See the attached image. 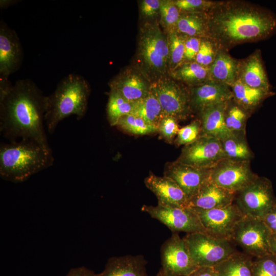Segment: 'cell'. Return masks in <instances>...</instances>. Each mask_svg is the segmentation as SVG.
Returning a JSON list of instances; mask_svg holds the SVG:
<instances>
[{
  "mask_svg": "<svg viewBox=\"0 0 276 276\" xmlns=\"http://www.w3.org/2000/svg\"><path fill=\"white\" fill-rule=\"evenodd\" d=\"M208 15V39L218 49L227 51L237 45L266 39L276 33V15L248 2H217Z\"/></svg>",
  "mask_w": 276,
  "mask_h": 276,
  "instance_id": "6da1fadb",
  "label": "cell"
},
{
  "mask_svg": "<svg viewBox=\"0 0 276 276\" xmlns=\"http://www.w3.org/2000/svg\"><path fill=\"white\" fill-rule=\"evenodd\" d=\"M48 96L32 80H0V130L12 141L30 139L49 146L43 122Z\"/></svg>",
  "mask_w": 276,
  "mask_h": 276,
  "instance_id": "7a4b0ae2",
  "label": "cell"
},
{
  "mask_svg": "<svg viewBox=\"0 0 276 276\" xmlns=\"http://www.w3.org/2000/svg\"><path fill=\"white\" fill-rule=\"evenodd\" d=\"M53 162L50 146L32 140L21 139L0 146V176L6 180L23 182Z\"/></svg>",
  "mask_w": 276,
  "mask_h": 276,
  "instance_id": "3957f363",
  "label": "cell"
},
{
  "mask_svg": "<svg viewBox=\"0 0 276 276\" xmlns=\"http://www.w3.org/2000/svg\"><path fill=\"white\" fill-rule=\"evenodd\" d=\"M89 94V84L81 76L71 74L62 79L48 96L44 116L48 131L53 133L59 123L71 115H75L78 120L82 118L86 112Z\"/></svg>",
  "mask_w": 276,
  "mask_h": 276,
  "instance_id": "277c9868",
  "label": "cell"
},
{
  "mask_svg": "<svg viewBox=\"0 0 276 276\" xmlns=\"http://www.w3.org/2000/svg\"><path fill=\"white\" fill-rule=\"evenodd\" d=\"M137 62L141 73L150 82L169 73L168 38L157 23L146 22L141 28Z\"/></svg>",
  "mask_w": 276,
  "mask_h": 276,
  "instance_id": "5b68a950",
  "label": "cell"
},
{
  "mask_svg": "<svg viewBox=\"0 0 276 276\" xmlns=\"http://www.w3.org/2000/svg\"><path fill=\"white\" fill-rule=\"evenodd\" d=\"M150 91L159 102L166 116L180 121L187 119L193 113L189 87L170 76L161 77L150 82Z\"/></svg>",
  "mask_w": 276,
  "mask_h": 276,
  "instance_id": "8992f818",
  "label": "cell"
},
{
  "mask_svg": "<svg viewBox=\"0 0 276 276\" xmlns=\"http://www.w3.org/2000/svg\"><path fill=\"white\" fill-rule=\"evenodd\" d=\"M183 239L198 267H214L238 251L231 240L204 233L187 234Z\"/></svg>",
  "mask_w": 276,
  "mask_h": 276,
  "instance_id": "52a82bcc",
  "label": "cell"
},
{
  "mask_svg": "<svg viewBox=\"0 0 276 276\" xmlns=\"http://www.w3.org/2000/svg\"><path fill=\"white\" fill-rule=\"evenodd\" d=\"M234 203L244 215L261 219L276 206L271 181L265 177L259 176L235 194Z\"/></svg>",
  "mask_w": 276,
  "mask_h": 276,
  "instance_id": "ba28073f",
  "label": "cell"
},
{
  "mask_svg": "<svg viewBox=\"0 0 276 276\" xmlns=\"http://www.w3.org/2000/svg\"><path fill=\"white\" fill-rule=\"evenodd\" d=\"M271 232L261 219L244 216L236 225L230 240L252 258L270 254L269 240Z\"/></svg>",
  "mask_w": 276,
  "mask_h": 276,
  "instance_id": "9c48e42d",
  "label": "cell"
},
{
  "mask_svg": "<svg viewBox=\"0 0 276 276\" xmlns=\"http://www.w3.org/2000/svg\"><path fill=\"white\" fill-rule=\"evenodd\" d=\"M141 210L163 223L173 233H206L199 218L189 207L158 203L156 206L143 205Z\"/></svg>",
  "mask_w": 276,
  "mask_h": 276,
  "instance_id": "30bf717a",
  "label": "cell"
},
{
  "mask_svg": "<svg viewBox=\"0 0 276 276\" xmlns=\"http://www.w3.org/2000/svg\"><path fill=\"white\" fill-rule=\"evenodd\" d=\"M250 162L224 158L211 169L210 180L236 194L259 176L252 171Z\"/></svg>",
  "mask_w": 276,
  "mask_h": 276,
  "instance_id": "8fae6325",
  "label": "cell"
},
{
  "mask_svg": "<svg viewBox=\"0 0 276 276\" xmlns=\"http://www.w3.org/2000/svg\"><path fill=\"white\" fill-rule=\"evenodd\" d=\"M160 256V269L165 276H190L198 267L177 233H173L162 244Z\"/></svg>",
  "mask_w": 276,
  "mask_h": 276,
  "instance_id": "7c38bea8",
  "label": "cell"
},
{
  "mask_svg": "<svg viewBox=\"0 0 276 276\" xmlns=\"http://www.w3.org/2000/svg\"><path fill=\"white\" fill-rule=\"evenodd\" d=\"M190 208L199 218L207 234L229 240L235 226L245 216L235 203L210 210Z\"/></svg>",
  "mask_w": 276,
  "mask_h": 276,
  "instance_id": "4fadbf2b",
  "label": "cell"
},
{
  "mask_svg": "<svg viewBox=\"0 0 276 276\" xmlns=\"http://www.w3.org/2000/svg\"><path fill=\"white\" fill-rule=\"evenodd\" d=\"M226 158L221 141L210 136H200L184 146L176 161L192 166L212 169Z\"/></svg>",
  "mask_w": 276,
  "mask_h": 276,
  "instance_id": "5bb4252c",
  "label": "cell"
},
{
  "mask_svg": "<svg viewBox=\"0 0 276 276\" xmlns=\"http://www.w3.org/2000/svg\"><path fill=\"white\" fill-rule=\"evenodd\" d=\"M23 51L15 30L3 20L0 22V80H8L16 72L23 60Z\"/></svg>",
  "mask_w": 276,
  "mask_h": 276,
  "instance_id": "9a60e30c",
  "label": "cell"
},
{
  "mask_svg": "<svg viewBox=\"0 0 276 276\" xmlns=\"http://www.w3.org/2000/svg\"><path fill=\"white\" fill-rule=\"evenodd\" d=\"M211 169L201 168L176 160L167 164L164 175L174 180L186 194L188 201L210 179Z\"/></svg>",
  "mask_w": 276,
  "mask_h": 276,
  "instance_id": "2e32d148",
  "label": "cell"
},
{
  "mask_svg": "<svg viewBox=\"0 0 276 276\" xmlns=\"http://www.w3.org/2000/svg\"><path fill=\"white\" fill-rule=\"evenodd\" d=\"M191 108L198 114L213 105L231 101L233 93L227 85L210 81L189 87Z\"/></svg>",
  "mask_w": 276,
  "mask_h": 276,
  "instance_id": "e0dca14e",
  "label": "cell"
},
{
  "mask_svg": "<svg viewBox=\"0 0 276 276\" xmlns=\"http://www.w3.org/2000/svg\"><path fill=\"white\" fill-rule=\"evenodd\" d=\"M150 84L141 72L132 68L121 72L109 83L111 89L131 102L146 97L150 93Z\"/></svg>",
  "mask_w": 276,
  "mask_h": 276,
  "instance_id": "ac0fdd59",
  "label": "cell"
},
{
  "mask_svg": "<svg viewBox=\"0 0 276 276\" xmlns=\"http://www.w3.org/2000/svg\"><path fill=\"white\" fill-rule=\"evenodd\" d=\"M145 184L156 196L158 203L188 207V199L178 184L171 178L150 174Z\"/></svg>",
  "mask_w": 276,
  "mask_h": 276,
  "instance_id": "d6986e66",
  "label": "cell"
},
{
  "mask_svg": "<svg viewBox=\"0 0 276 276\" xmlns=\"http://www.w3.org/2000/svg\"><path fill=\"white\" fill-rule=\"evenodd\" d=\"M235 194L209 179L189 200L188 207L203 210L225 207L234 203Z\"/></svg>",
  "mask_w": 276,
  "mask_h": 276,
  "instance_id": "ffe728a7",
  "label": "cell"
},
{
  "mask_svg": "<svg viewBox=\"0 0 276 276\" xmlns=\"http://www.w3.org/2000/svg\"><path fill=\"white\" fill-rule=\"evenodd\" d=\"M237 79L251 87L271 90L260 50L239 61Z\"/></svg>",
  "mask_w": 276,
  "mask_h": 276,
  "instance_id": "44dd1931",
  "label": "cell"
},
{
  "mask_svg": "<svg viewBox=\"0 0 276 276\" xmlns=\"http://www.w3.org/2000/svg\"><path fill=\"white\" fill-rule=\"evenodd\" d=\"M147 260L142 255L112 257L104 269L94 276H148Z\"/></svg>",
  "mask_w": 276,
  "mask_h": 276,
  "instance_id": "7402d4cb",
  "label": "cell"
},
{
  "mask_svg": "<svg viewBox=\"0 0 276 276\" xmlns=\"http://www.w3.org/2000/svg\"><path fill=\"white\" fill-rule=\"evenodd\" d=\"M230 101L210 106L198 114L201 121V135L210 136L222 141L232 133L226 127L224 116Z\"/></svg>",
  "mask_w": 276,
  "mask_h": 276,
  "instance_id": "603a6c76",
  "label": "cell"
},
{
  "mask_svg": "<svg viewBox=\"0 0 276 276\" xmlns=\"http://www.w3.org/2000/svg\"><path fill=\"white\" fill-rule=\"evenodd\" d=\"M233 100L240 107L252 113L267 98L274 95L271 90L251 87L237 79L230 86Z\"/></svg>",
  "mask_w": 276,
  "mask_h": 276,
  "instance_id": "cb8c5ba5",
  "label": "cell"
},
{
  "mask_svg": "<svg viewBox=\"0 0 276 276\" xmlns=\"http://www.w3.org/2000/svg\"><path fill=\"white\" fill-rule=\"evenodd\" d=\"M239 63L227 51L217 49L215 58L209 66L211 81L230 87L238 78Z\"/></svg>",
  "mask_w": 276,
  "mask_h": 276,
  "instance_id": "d4e9b609",
  "label": "cell"
},
{
  "mask_svg": "<svg viewBox=\"0 0 276 276\" xmlns=\"http://www.w3.org/2000/svg\"><path fill=\"white\" fill-rule=\"evenodd\" d=\"M169 73L171 78L189 87L211 81L209 67L201 65L195 61L184 62Z\"/></svg>",
  "mask_w": 276,
  "mask_h": 276,
  "instance_id": "484cf974",
  "label": "cell"
},
{
  "mask_svg": "<svg viewBox=\"0 0 276 276\" xmlns=\"http://www.w3.org/2000/svg\"><path fill=\"white\" fill-rule=\"evenodd\" d=\"M209 19L208 13H181L176 30L187 37L208 39L209 37Z\"/></svg>",
  "mask_w": 276,
  "mask_h": 276,
  "instance_id": "4316f807",
  "label": "cell"
},
{
  "mask_svg": "<svg viewBox=\"0 0 276 276\" xmlns=\"http://www.w3.org/2000/svg\"><path fill=\"white\" fill-rule=\"evenodd\" d=\"M252 257L236 251L214 267L219 276H253Z\"/></svg>",
  "mask_w": 276,
  "mask_h": 276,
  "instance_id": "83f0119b",
  "label": "cell"
},
{
  "mask_svg": "<svg viewBox=\"0 0 276 276\" xmlns=\"http://www.w3.org/2000/svg\"><path fill=\"white\" fill-rule=\"evenodd\" d=\"M130 114L139 116L157 128L160 121L166 116L159 102L150 91L146 97L133 102Z\"/></svg>",
  "mask_w": 276,
  "mask_h": 276,
  "instance_id": "f1b7e54d",
  "label": "cell"
},
{
  "mask_svg": "<svg viewBox=\"0 0 276 276\" xmlns=\"http://www.w3.org/2000/svg\"><path fill=\"white\" fill-rule=\"evenodd\" d=\"M226 158L237 161H250L254 158L246 134H232L221 141Z\"/></svg>",
  "mask_w": 276,
  "mask_h": 276,
  "instance_id": "f546056e",
  "label": "cell"
},
{
  "mask_svg": "<svg viewBox=\"0 0 276 276\" xmlns=\"http://www.w3.org/2000/svg\"><path fill=\"white\" fill-rule=\"evenodd\" d=\"M132 108L133 102L110 89L106 107L107 118L110 126H116L122 117L131 113Z\"/></svg>",
  "mask_w": 276,
  "mask_h": 276,
  "instance_id": "4dcf8cb0",
  "label": "cell"
},
{
  "mask_svg": "<svg viewBox=\"0 0 276 276\" xmlns=\"http://www.w3.org/2000/svg\"><path fill=\"white\" fill-rule=\"evenodd\" d=\"M250 115L232 99L225 112L226 128L232 134H246V122Z\"/></svg>",
  "mask_w": 276,
  "mask_h": 276,
  "instance_id": "1f68e13d",
  "label": "cell"
},
{
  "mask_svg": "<svg viewBox=\"0 0 276 276\" xmlns=\"http://www.w3.org/2000/svg\"><path fill=\"white\" fill-rule=\"evenodd\" d=\"M116 126L124 132L132 135H143L158 132L156 127L150 125L139 116L133 114L122 117Z\"/></svg>",
  "mask_w": 276,
  "mask_h": 276,
  "instance_id": "d6a6232c",
  "label": "cell"
},
{
  "mask_svg": "<svg viewBox=\"0 0 276 276\" xmlns=\"http://www.w3.org/2000/svg\"><path fill=\"white\" fill-rule=\"evenodd\" d=\"M167 36L169 51V73L184 62L185 45L187 36L179 34L176 30L168 33Z\"/></svg>",
  "mask_w": 276,
  "mask_h": 276,
  "instance_id": "836d02e7",
  "label": "cell"
},
{
  "mask_svg": "<svg viewBox=\"0 0 276 276\" xmlns=\"http://www.w3.org/2000/svg\"><path fill=\"white\" fill-rule=\"evenodd\" d=\"M160 24L168 33L176 30L181 12L176 6L174 1L163 0L159 8Z\"/></svg>",
  "mask_w": 276,
  "mask_h": 276,
  "instance_id": "e575fe53",
  "label": "cell"
},
{
  "mask_svg": "<svg viewBox=\"0 0 276 276\" xmlns=\"http://www.w3.org/2000/svg\"><path fill=\"white\" fill-rule=\"evenodd\" d=\"M201 121L196 119L187 125L179 128L174 140L176 145L186 146L196 141L201 135Z\"/></svg>",
  "mask_w": 276,
  "mask_h": 276,
  "instance_id": "d590c367",
  "label": "cell"
},
{
  "mask_svg": "<svg viewBox=\"0 0 276 276\" xmlns=\"http://www.w3.org/2000/svg\"><path fill=\"white\" fill-rule=\"evenodd\" d=\"M253 276H276V258L271 254L255 258L252 261Z\"/></svg>",
  "mask_w": 276,
  "mask_h": 276,
  "instance_id": "8d00e7d4",
  "label": "cell"
},
{
  "mask_svg": "<svg viewBox=\"0 0 276 276\" xmlns=\"http://www.w3.org/2000/svg\"><path fill=\"white\" fill-rule=\"evenodd\" d=\"M217 2L207 0H176L174 3L181 13L209 12Z\"/></svg>",
  "mask_w": 276,
  "mask_h": 276,
  "instance_id": "74e56055",
  "label": "cell"
},
{
  "mask_svg": "<svg viewBox=\"0 0 276 276\" xmlns=\"http://www.w3.org/2000/svg\"><path fill=\"white\" fill-rule=\"evenodd\" d=\"M217 51V48L212 41L202 39L195 61L204 66L209 67L215 58Z\"/></svg>",
  "mask_w": 276,
  "mask_h": 276,
  "instance_id": "f35d334b",
  "label": "cell"
},
{
  "mask_svg": "<svg viewBox=\"0 0 276 276\" xmlns=\"http://www.w3.org/2000/svg\"><path fill=\"white\" fill-rule=\"evenodd\" d=\"M178 121L170 116H165L162 119L157 128L162 139L168 143H172L179 130Z\"/></svg>",
  "mask_w": 276,
  "mask_h": 276,
  "instance_id": "ab89813d",
  "label": "cell"
},
{
  "mask_svg": "<svg viewBox=\"0 0 276 276\" xmlns=\"http://www.w3.org/2000/svg\"><path fill=\"white\" fill-rule=\"evenodd\" d=\"M202 39L199 37H187L185 45L184 62L195 61Z\"/></svg>",
  "mask_w": 276,
  "mask_h": 276,
  "instance_id": "60d3db41",
  "label": "cell"
},
{
  "mask_svg": "<svg viewBox=\"0 0 276 276\" xmlns=\"http://www.w3.org/2000/svg\"><path fill=\"white\" fill-rule=\"evenodd\" d=\"M161 1L143 0L141 1L140 10L146 17H153L159 12Z\"/></svg>",
  "mask_w": 276,
  "mask_h": 276,
  "instance_id": "b9f144b4",
  "label": "cell"
},
{
  "mask_svg": "<svg viewBox=\"0 0 276 276\" xmlns=\"http://www.w3.org/2000/svg\"><path fill=\"white\" fill-rule=\"evenodd\" d=\"M261 219L271 234H276V206L268 212Z\"/></svg>",
  "mask_w": 276,
  "mask_h": 276,
  "instance_id": "7bdbcfd3",
  "label": "cell"
},
{
  "mask_svg": "<svg viewBox=\"0 0 276 276\" xmlns=\"http://www.w3.org/2000/svg\"><path fill=\"white\" fill-rule=\"evenodd\" d=\"M190 276H219L214 267H198Z\"/></svg>",
  "mask_w": 276,
  "mask_h": 276,
  "instance_id": "ee69618b",
  "label": "cell"
},
{
  "mask_svg": "<svg viewBox=\"0 0 276 276\" xmlns=\"http://www.w3.org/2000/svg\"><path fill=\"white\" fill-rule=\"evenodd\" d=\"M93 270L83 266L70 269L65 276H94Z\"/></svg>",
  "mask_w": 276,
  "mask_h": 276,
  "instance_id": "f6af8a7d",
  "label": "cell"
},
{
  "mask_svg": "<svg viewBox=\"0 0 276 276\" xmlns=\"http://www.w3.org/2000/svg\"><path fill=\"white\" fill-rule=\"evenodd\" d=\"M269 251L276 258V234H271L269 240Z\"/></svg>",
  "mask_w": 276,
  "mask_h": 276,
  "instance_id": "bcb514c9",
  "label": "cell"
},
{
  "mask_svg": "<svg viewBox=\"0 0 276 276\" xmlns=\"http://www.w3.org/2000/svg\"><path fill=\"white\" fill-rule=\"evenodd\" d=\"M14 3V1H1V8H6L12 4Z\"/></svg>",
  "mask_w": 276,
  "mask_h": 276,
  "instance_id": "7dc6e473",
  "label": "cell"
},
{
  "mask_svg": "<svg viewBox=\"0 0 276 276\" xmlns=\"http://www.w3.org/2000/svg\"><path fill=\"white\" fill-rule=\"evenodd\" d=\"M155 276H165V275L164 274L162 269H160Z\"/></svg>",
  "mask_w": 276,
  "mask_h": 276,
  "instance_id": "c3c4849f",
  "label": "cell"
}]
</instances>
